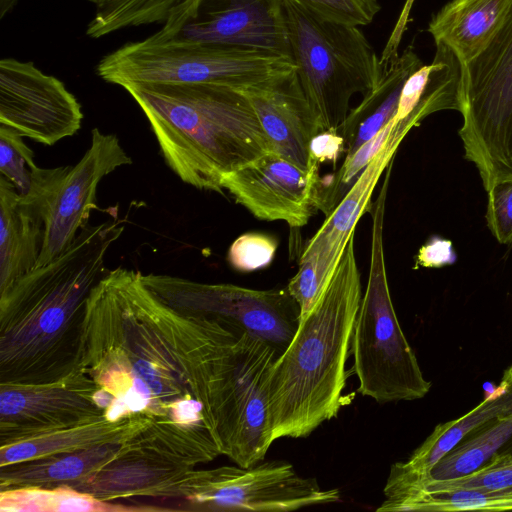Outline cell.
I'll return each instance as SVG.
<instances>
[{"mask_svg":"<svg viewBox=\"0 0 512 512\" xmlns=\"http://www.w3.org/2000/svg\"><path fill=\"white\" fill-rule=\"evenodd\" d=\"M243 331L173 308L141 272L118 267L88 299L77 371L108 420L144 415L213 436L219 380Z\"/></svg>","mask_w":512,"mask_h":512,"instance_id":"1","label":"cell"},{"mask_svg":"<svg viewBox=\"0 0 512 512\" xmlns=\"http://www.w3.org/2000/svg\"><path fill=\"white\" fill-rule=\"evenodd\" d=\"M124 231L117 218L86 225L59 256L0 292V384H46L77 370L86 306Z\"/></svg>","mask_w":512,"mask_h":512,"instance_id":"2","label":"cell"},{"mask_svg":"<svg viewBox=\"0 0 512 512\" xmlns=\"http://www.w3.org/2000/svg\"><path fill=\"white\" fill-rule=\"evenodd\" d=\"M354 237L325 290L271 367L267 415L272 443L309 436L347 404L345 368L362 298Z\"/></svg>","mask_w":512,"mask_h":512,"instance_id":"3","label":"cell"},{"mask_svg":"<svg viewBox=\"0 0 512 512\" xmlns=\"http://www.w3.org/2000/svg\"><path fill=\"white\" fill-rule=\"evenodd\" d=\"M124 89L139 105L170 169L186 184L222 193V177L271 152L248 98L213 83Z\"/></svg>","mask_w":512,"mask_h":512,"instance_id":"4","label":"cell"},{"mask_svg":"<svg viewBox=\"0 0 512 512\" xmlns=\"http://www.w3.org/2000/svg\"><path fill=\"white\" fill-rule=\"evenodd\" d=\"M389 176L371 209L370 267L351 339L357 392L380 404L421 399L431 388L399 324L388 286L383 223Z\"/></svg>","mask_w":512,"mask_h":512,"instance_id":"5","label":"cell"},{"mask_svg":"<svg viewBox=\"0 0 512 512\" xmlns=\"http://www.w3.org/2000/svg\"><path fill=\"white\" fill-rule=\"evenodd\" d=\"M295 70L287 55L154 35L121 46L102 58L96 68L104 81L122 88L148 83H213L239 90L273 82Z\"/></svg>","mask_w":512,"mask_h":512,"instance_id":"6","label":"cell"},{"mask_svg":"<svg viewBox=\"0 0 512 512\" xmlns=\"http://www.w3.org/2000/svg\"><path fill=\"white\" fill-rule=\"evenodd\" d=\"M284 2L300 85L323 131H336L350 111L352 96L373 89L385 69L358 26L330 21Z\"/></svg>","mask_w":512,"mask_h":512,"instance_id":"7","label":"cell"},{"mask_svg":"<svg viewBox=\"0 0 512 512\" xmlns=\"http://www.w3.org/2000/svg\"><path fill=\"white\" fill-rule=\"evenodd\" d=\"M461 66L459 136L488 191L512 179V2L483 49Z\"/></svg>","mask_w":512,"mask_h":512,"instance_id":"8","label":"cell"},{"mask_svg":"<svg viewBox=\"0 0 512 512\" xmlns=\"http://www.w3.org/2000/svg\"><path fill=\"white\" fill-rule=\"evenodd\" d=\"M158 500L185 501L189 510L287 512L339 502L341 493L299 475L290 463L261 461L249 467L192 469Z\"/></svg>","mask_w":512,"mask_h":512,"instance_id":"9","label":"cell"},{"mask_svg":"<svg viewBox=\"0 0 512 512\" xmlns=\"http://www.w3.org/2000/svg\"><path fill=\"white\" fill-rule=\"evenodd\" d=\"M142 281L173 308L239 326L268 342L280 354L299 325L300 308L287 287L257 290L153 273L142 274Z\"/></svg>","mask_w":512,"mask_h":512,"instance_id":"10","label":"cell"},{"mask_svg":"<svg viewBox=\"0 0 512 512\" xmlns=\"http://www.w3.org/2000/svg\"><path fill=\"white\" fill-rule=\"evenodd\" d=\"M153 35L291 57L284 0H183Z\"/></svg>","mask_w":512,"mask_h":512,"instance_id":"11","label":"cell"},{"mask_svg":"<svg viewBox=\"0 0 512 512\" xmlns=\"http://www.w3.org/2000/svg\"><path fill=\"white\" fill-rule=\"evenodd\" d=\"M407 133L405 129L395 126L382 150L306 243L299 268L287 285L300 308V317L312 309L328 285L348 241L355 235L359 219L371 209V196L380 176L392 163Z\"/></svg>","mask_w":512,"mask_h":512,"instance_id":"12","label":"cell"},{"mask_svg":"<svg viewBox=\"0 0 512 512\" xmlns=\"http://www.w3.org/2000/svg\"><path fill=\"white\" fill-rule=\"evenodd\" d=\"M77 98L63 82L31 62L0 61V125L23 137L54 145L73 136L82 125Z\"/></svg>","mask_w":512,"mask_h":512,"instance_id":"13","label":"cell"},{"mask_svg":"<svg viewBox=\"0 0 512 512\" xmlns=\"http://www.w3.org/2000/svg\"><path fill=\"white\" fill-rule=\"evenodd\" d=\"M84 374L46 384H0V446L104 416Z\"/></svg>","mask_w":512,"mask_h":512,"instance_id":"14","label":"cell"},{"mask_svg":"<svg viewBox=\"0 0 512 512\" xmlns=\"http://www.w3.org/2000/svg\"><path fill=\"white\" fill-rule=\"evenodd\" d=\"M318 168V164H313L304 169L275 152H268L225 174L221 186L255 217L284 221L299 228L317 210Z\"/></svg>","mask_w":512,"mask_h":512,"instance_id":"15","label":"cell"},{"mask_svg":"<svg viewBox=\"0 0 512 512\" xmlns=\"http://www.w3.org/2000/svg\"><path fill=\"white\" fill-rule=\"evenodd\" d=\"M131 163L115 134L102 133L98 128L91 131L89 148L75 166H70L48 206L35 267L52 261L72 244L78 232L88 225L91 211L97 208L100 181Z\"/></svg>","mask_w":512,"mask_h":512,"instance_id":"16","label":"cell"},{"mask_svg":"<svg viewBox=\"0 0 512 512\" xmlns=\"http://www.w3.org/2000/svg\"><path fill=\"white\" fill-rule=\"evenodd\" d=\"M136 433L122 444L114 458L68 486L105 501L157 499L164 489L195 469Z\"/></svg>","mask_w":512,"mask_h":512,"instance_id":"17","label":"cell"},{"mask_svg":"<svg viewBox=\"0 0 512 512\" xmlns=\"http://www.w3.org/2000/svg\"><path fill=\"white\" fill-rule=\"evenodd\" d=\"M252 105L271 152L309 169V147L323 131L319 118L308 102L296 70L273 82L240 90Z\"/></svg>","mask_w":512,"mask_h":512,"instance_id":"18","label":"cell"},{"mask_svg":"<svg viewBox=\"0 0 512 512\" xmlns=\"http://www.w3.org/2000/svg\"><path fill=\"white\" fill-rule=\"evenodd\" d=\"M512 414V364L505 369L499 385L471 411L439 424L404 462L394 463L384 486L387 500L399 499L415 489L433 466L467 436L488 423Z\"/></svg>","mask_w":512,"mask_h":512,"instance_id":"19","label":"cell"},{"mask_svg":"<svg viewBox=\"0 0 512 512\" xmlns=\"http://www.w3.org/2000/svg\"><path fill=\"white\" fill-rule=\"evenodd\" d=\"M422 65L414 50L407 47L385 67L379 83L364 94L362 101L349 111L336 130L344 139L345 158L351 156L395 117L404 83Z\"/></svg>","mask_w":512,"mask_h":512,"instance_id":"20","label":"cell"},{"mask_svg":"<svg viewBox=\"0 0 512 512\" xmlns=\"http://www.w3.org/2000/svg\"><path fill=\"white\" fill-rule=\"evenodd\" d=\"M151 422L152 419L144 415H133L116 421L103 416L91 422L32 436L0 446V467L55 453L122 443Z\"/></svg>","mask_w":512,"mask_h":512,"instance_id":"21","label":"cell"},{"mask_svg":"<svg viewBox=\"0 0 512 512\" xmlns=\"http://www.w3.org/2000/svg\"><path fill=\"white\" fill-rule=\"evenodd\" d=\"M43 232V219L24 205L12 183L0 176V292L35 267Z\"/></svg>","mask_w":512,"mask_h":512,"instance_id":"22","label":"cell"},{"mask_svg":"<svg viewBox=\"0 0 512 512\" xmlns=\"http://www.w3.org/2000/svg\"><path fill=\"white\" fill-rule=\"evenodd\" d=\"M512 0H451L431 19L435 44L450 48L463 64L484 47Z\"/></svg>","mask_w":512,"mask_h":512,"instance_id":"23","label":"cell"},{"mask_svg":"<svg viewBox=\"0 0 512 512\" xmlns=\"http://www.w3.org/2000/svg\"><path fill=\"white\" fill-rule=\"evenodd\" d=\"M122 443L50 454L0 467V490L71 485L114 458Z\"/></svg>","mask_w":512,"mask_h":512,"instance_id":"24","label":"cell"},{"mask_svg":"<svg viewBox=\"0 0 512 512\" xmlns=\"http://www.w3.org/2000/svg\"><path fill=\"white\" fill-rule=\"evenodd\" d=\"M22 137L12 128L0 125V176L12 183L23 204L44 219L70 166L38 167L33 151Z\"/></svg>","mask_w":512,"mask_h":512,"instance_id":"25","label":"cell"},{"mask_svg":"<svg viewBox=\"0 0 512 512\" xmlns=\"http://www.w3.org/2000/svg\"><path fill=\"white\" fill-rule=\"evenodd\" d=\"M1 512H154L174 511L159 506H128L105 501L68 485L0 490Z\"/></svg>","mask_w":512,"mask_h":512,"instance_id":"26","label":"cell"},{"mask_svg":"<svg viewBox=\"0 0 512 512\" xmlns=\"http://www.w3.org/2000/svg\"><path fill=\"white\" fill-rule=\"evenodd\" d=\"M511 438L512 414L488 423L442 457L407 495L427 482L457 479L473 473L495 456Z\"/></svg>","mask_w":512,"mask_h":512,"instance_id":"27","label":"cell"},{"mask_svg":"<svg viewBox=\"0 0 512 512\" xmlns=\"http://www.w3.org/2000/svg\"><path fill=\"white\" fill-rule=\"evenodd\" d=\"M475 510H512V490L459 489L419 492L398 500H385L377 509L378 512Z\"/></svg>","mask_w":512,"mask_h":512,"instance_id":"28","label":"cell"},{"mask_svg":"<svg viewBox=\"0 0 512 512\" xmlns=\"http://www.w3.org/2000/svg\"><path fill=\"white\" fill-rule=\"evenodd\" d=\"M183 0H96L95 14L87 26L91 38L118 30L164 22L173 7Z\"/></svg>","mask_w":512,"mask_h":512,"instance_id":"29","label":"cell"},{"mask_svg":"<svg viewBox=\"0 0 512 512\" xmlns=\"http://www.w3.org/2000/svg\"><path fill=\"white\" fill-rule=\"evenodd\" d=\"M459 489L512 490V453H497L471 474L457 479L427 482L405 497L419 492Z\"/></svg>","mask_w":512,"mask_h":512,"instance_id":"30","label":"cell"},{"mask_svg":"<svg viewBox=\"0 0 512 512\" xmlns=\"http://www.w3.org/2000/svg\"><path fill=\"white\" fill-rule=\"evenodd\" d=\"M311 13L338 23L365 26L370 24L381 6L377 0H286Z\"/></svg>","mask_w":512,"mask_h":512,"instance_id":"31","label":"cell"},{"mask_svg":"<svg viewBox=\"0 0 512 512\" xmlns=\"http://www.w3.org/2000/svg\"><path fill=\"white\" fill-rule=\"evenodd\" d=\"M278 243L272 236L249 232L237 237L227 253L229 264L241 272H251L270 265Z\"/></svg>","mask_w":512,"mask_h":512,"instance_id":"32","label":"cell"},{"mask_svg":"<svg viewBox=\"0 0 512 512\" xmlns=\"http://www.w3.org/2000/svg\"><path fill=\"white\" fill-rule=\"evenodd\" d=\"M487 193V226L500 244L512 246V179L496 183Z\"/></svg>","mask_w":512,"mask_h":512,"instance_id":"33","label":"cell"},{"mask_svg":"<svg viewBox=\"0 0 512 512\" xmlns=\"http://www.w3.org/2000/svg\"><path fill=\"white\" fill-rule=\"evenodd\" d=\"M310 161L320 165L336 162L344 154V139L336 131H321L310 142Z\"/></svg>","mask_w":512,"mask_h":512,"instance_id":"34","label":"cell"},{"mask_svg":"<svg viewBox=\"0 0 512 512\" xmlns=\"http://www.w3.org/2000/svg\"><path fill=\"white\" fill-rule=\"evenodd\" d=\"M455 254L451 242L439 238L432 239L422 246L417 255V264L423 267H441L454 261Z\"/></svg>","mask_w":512,"mask_h":512,"instance_id":"35","label":"cell"},{"mask_svg":"<svg viewBox=\"0 0 512 512\" xmlns=\"http://www.w3.org/2000/svg\"><path fill=\"white\" fill-rule=\"evenodd\" d=\"M413 3L414 0H406V2L404 3L399 18L396 21V24L381 53L380 64L384 69L394 58H396L399 55L398 48L402 40L403 34L406 30Z\"/></svg>","mask_w":512,"mask_h":512,"instance_id":"36","label":"cell"},{"mask_svg":"<svg viewBox=\"0 0 512 512\" xmlns=\"http://www.w3.org/2000/svg\"><path fill=\"white\" fill-rule=\"evenodd\" d=\"M92 3H95L96 0H88ZM19 2V0H0V17L3 18L7 13H9L15 5Z\"/></svg>","mask_w":512,"mask_h":512,"instance_id":"37","label":"cell"}]
</instances>
